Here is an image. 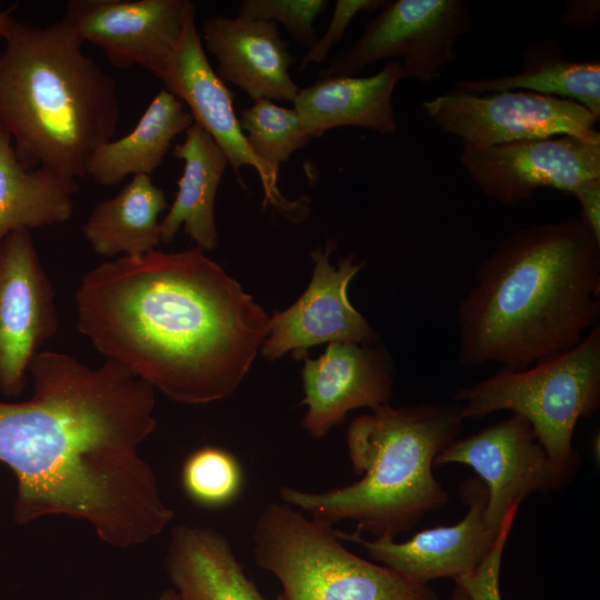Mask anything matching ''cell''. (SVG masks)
I'll return each instance as SVG.
<instances>
[{
	"mask_svg": "<svg viewBox=\"0 0 600 600\" xmlns=\"http://www.w3.org/2000/svg\"><path fill=\"white\" fill-rule=\"evenodd\" d=\"M473 14L463 0L386 1L361 36L332 58L320 78L356 77L369 64L401 58L402 79L431 82L457 58V40L472 29Z\"/></svg>",
	"mask_w": 600,
	"mask_h": 600,
	"instance_id": "8",
	"label": "cell"
},
{
	"mask_svg": "<svg viewBox=\"0 0 600 600\" xmlns=\"http://www.w3.org/2000/svg\"><path fill=\"white\" fill-rule=\"evenodd\" d=\"M460 496L468 511L456 524L422 530L411 539L397 542L390 538L367 540L361 533L336 530L341 540L363 547L377 563L406 579L427 584L431 580H453L476 570L491 551L497 537L486 526L487 489L479 478L462 482Z\"/></svg>",
	"mask_w": 600,
	"mask_h": 600,
	"instance_id": "16",
	"label": "cell"
},
{
	"mask_svg": "<svg viewBox=\"0 0 600 600\" xmlns=\"http://www.w3.org/2000/svg\"><path fill=\"white\" fill-rule=\"evenodd\" d=\"M77 180L46 168H26L0 124V244L17 230L52 227L73 212Z\"/></svg>",
	"mask_w": 600,
	"mask_h": 600,
	"instance_id": "22",
	"label": "cell"
},
{
	"mask_svg": "<svg viewBox=\"0 0 600 600\" xmlns=\"http://www.w3.org/2000/svg\"><path fill=\"white\" fill-rule=\"evenodd\" d=\"M10 12H11V8L8 10H2L1 2H0V38L1 39H4V37L7 36L9 22L12 17Z\"/></svg>",
	"mask_w": 600,
	"mask_h": 600,
	"instance_id": "33",
	"label": "cell"
},
{
	"mask_svg": "<svg viewBox=\"0 0 600 600\" xmlns=\"http://www.w3.org/2000/svg\"><path fill=\"white\" fill-rule=\"evenodd\" d=\"M194 16L188 0H69L62 19L114 67L138 66L161 80Z\"/></svg>",
	"mask_w": 600,
	"mask_h": 600,
	"instance_id": "11",
	"label": "cell"
},
{
	"mask_svg": "<svg viewBox=\"0 0 600 600\" xmlns=\"http://www.w3.org/2000/svg\"><path fill=\"white\" fill-rule=\"evenodd\" d=\"M181 600V599H180Z\"/></svg>",
	"mask_w": 600,
	"mask_h": 600,
	"instance_id": "36",
	"label": "cell"
},
{
	"mask_svg": "<svg viewBox=\"0 0 600 600\" xmlns=\"http://www.w3.org/2000/svg\"><path fill=\"white\" fill-rule=\"evenodd\" d=\"M463 463L487 489L484 521L497 537L508 510L534 492L559 489L553 467L527 419L512 413L478 433L457 439L433 461V467Z\"/></svg>",
	"mask_w": 600,
	"mask_h": 600,
	"instance_id": "13",
	"label": "cell"
},
{
	"mask_svg": "<svg viewBox=\"0 0 600 600\" xmlns=\"http://www.w3.org/2000/svg\"><path fill=\"white\" fill-rule=\"evenodd\" d=\"M159 600H180L176 590L167 589L159 598Z\"/></svg>",
	"mask_w": 600,
	"mask_h": 600,
	"instance_id": "35",
	"label": "cell"
},
{
	"mask_svg": "<svg viewBox=\"0 0 600 600\" xmlns=\"http://www.w3.org/2000/svg\"><path fill=\"white\" fill-rule=\"evenodd\" d=\"M367 346L332 342L318 359H306L302 427L311 437H324L353 409L372 410L389 403V363L380 351Z\"/></svg>",
	"mask_w": 600,
	"mask_h": 600,
	"instance_id": "17",
	"label": "cell"
},
{
	"mask_svg": "<svg viewBox=\"0 0 600 600\" xmlns=\"http://www.w3.org/2000/svg\"><path fill=\"white\" fill-rule=\"evenodd\" d=\"M422 109L441 130L473 147L569 134L600 143L598 119L568 99L526 90L469 93L452 89Z\"/></svg>",
	"mask_w": 600,
	"mask_h": 600,
	"instance_id": "9",
	"label": "cell"
},
{
	"mask_svg": "<svg viewBox=\"0 0 600 600\" xmlns=\"http://www.w3.org/2000/svg\"><path fill=\"white\" fill-rule=\"evenodd\" d=\"M163 89L179 98L226 154L239 182L242 167L259 174L264 203L270 202L287 217L303 212L301 201H290L278 188V172L251 150L233 109V92L227 88L209 63L196 20L191 22L163 78Z\"/></svg>",
	"mask_w": 600,
	"mask_h": 600,
	"instance_id": "14",
	"label": "cell"
},
{
	"mask_svg": "<svg viewBox=\"0 0 600 600\" xmlns=\"http://www.w3.org/2000/svg\"><path fill=\"white\" fill-rule=\"evenodd\" d=\"M0 53V124L28 169L87 178L90 158L113 139L117 84L70 24L46 27L11 17Z\"/></svg>",
	"mask_w": 600,
	"mask_h": 600,
	"instance_id": "4",
	"label": "cell"
},
{
	"mask_svg": "<svg viewBox=\"0 0 600 600\" xmlns=\"http://www.w3.org/2000/svg\"><path fill=\"white\" fill-rule=\"evenodd\" d=\"M166 570L181 600H269L244 573L228 539L211 528H173Z\"/></svg>",
	"mask_w": 600,
	"mask_h": 600,
	"instance_id": "20",
	"label": "cell"
},
{
	"mask_svg": "<svg viewBox=\"0 0 600 600\" xmlns=\"http://www.w3.org/2000/svg\"><path fill=\"white\" fill-rule=\"evenodd\" d=\"M167 208L164 191L150 176H133L114 197L94 204L82 232L99 256L140 258L161 242L159 216Z\"/></svg>",
	"mask_w": 600,
	"mask_h": 600,
	"instance_id": "24",
	"label": "cell"
},
{
	"mask_svg": "<svg viewBox=\"0 0 600 600\" xmlns=\"http://www.w3.org/2000/svg\"><path fill=\"white\" fill-rule=\"evenodd\" d=\"M173 156L184 164L174 201L160 221L161 242H171L183 227L198 248L213 250L219 243L214 201L228 159L196 122L187 129L184 140L174 144Z\"/></svg>",
	"mask_w": 600,
	"mask_h": 600,
	"instance_id": "21",
	"label": "cell"
},
{
	"mask_svg": "<svg viewBox=\"0 0 600 600\" xmlns=\"http://www.w3.org/2000/svg\"><path fill=\"white\" fill-rule=\"evenodd\" d=\"M461 164L489 199L513 206L539 188L574 196L600 180V143L569 134L491 147L462 142Z\"/></svg>",
	"mask_w": 600,
	"mask_h": 600,
	"instance_id": "10",
	"label": "cell"
},
{
	"mask_svg": "<svg viewBox=\"0 0 600 600\" xmlns=\"http://www.w3.org/2000/svg\"><path fill=\"white\" fill-rule=\"evenodd\" d=\"M463 419L509 410L528 420L550 459L559 489L578 469L574 428L600 404V327L573 348L521 370L501 369L454 394Z\"/></svg>",
	"mask_w": 600,
	"mask_h": 600,
	"instance_id": "6",
	"label": "cell"
},
{
	"mask_svg": "<svg viewBox=\"0 0 600 600\" xmlns=\"http://www.w3.org/2000/svg\"><path fill=\"white\" fill-rule=\"evenodd\" d=\"M328 3L326 0H243L239 4V16L280 23L309 50L318 41L314 19Z\"/></svg>",
	"mask_w": 600,
	"mask_h": 600,
	"instance_id": "28",
	"label": "cell"
},
{
	"mask_svg": "<svg viewBox=\"0 0 600 600\" xmlns=\"http://www.w3.org/2000/svg\"><path fill=\"white\" fill-rule=\"evenodd\" d=\"M239 122L251 150L277 172L281 162L311 140L293 108L278 106L264 98L244 109Z\"/></svg>",
	"mask_w": 600,
	"mask_h": 600,
	"instance_id": "26",
	"label": "cell"
},
{
	"mask_svg": "<svg viewBox=\"0 0 600 600\" xmlns=\"http://www.w3.org/2000/svg\"><path fill=\"white\" fill-rule=\"evenodd\" d=\"M254 562L280 583L278 600H438L382 564L349 551L333 527L283 502L269 503L252 532Z\"/></svg>",
	"mask_w": 600,
	"mask_h": 600,
	"instance_id": "7",
	"label": "cell"
},
{
	"mask_svg": "<svg viewBox=\"0 0 600 600\" xmlns=\"http://www.w3.org/2000/svg\"><path fill=\"white\" fill-rule=\"evenodd\" d=\"M59 329L54 289L29 230L0 244V393L21 394L41 346Z\"/></svg>",
	"mask_w": 600,
	"mask_h": 600,
	"instance_id": "12",
	"label": "cell"
},
{
	"mask_svg": "<svg viewBox=\"0 0 600 600\" xmlns=\"http://www.w3.org/2000/svg\"><path fill=\"white\" fill-rule=\"evenodd\" d=\"M384 3V0H338L327 31L301 58L298 71L304 70L310 63L323 62L332 47L341 40L350 21L359 12L376 11Z\"/></svg>",
	"mask_w": 600,
	"mask_h": 600,
	"instance_id": "30",
	"label": "cell"
},
{
	"mask_svg": "<svg viewBox=\"0 0 600 600\" xmlns=\"http://www.w3.org/2000/svg\"><path fill=\"white\" fill-rule=\"evenodd\" d=\"M31 398L0 402V462L18 482L14 521L49 514L89 522L121 549L158 537L174 512L139 447L156 428L154 388L107 359L90 368L40 351Z\"/></svg>",
	"mask_w": 600,
	"mask_h": 600,
	"instance_id": "1",
	"label": "cell"
},
{
	"mask_svg": "<svg viewBox=\"0 0 600 600\" xmlns=\"http://www.w3.org/2000/svg\"><path fill=\"white\" fill-rule=\"evenodd\" d=\"M181 484L197 506L221 509L240 497L244 486L243 468L231 452L218 447H202L184 460Z\"/></svg>",
	"mask_w": 600,
	"mask_h": 600,
	"instance_id": "27",
	"label": "cell"
},
{
	"mask_svg": "<svg viewBox=\"0 0 600 600\" xmlns=\"http://www.w3.org/2000/svg\"><path fill=\"white\" fill-rule=\"evenodd\" d=\"M463 420L457 403L379 406L348 427L349 457L360 480L326 492L282 486L280 500L323 524L351 520L358 533L394 539L447 504L433 461L457 440Z\"/></svg>",
	"mask_w": 600,
	"mask_h": 600,
	"instance_id": "5",
	"label": "cell"
},
{
	"mask_svg": "<svg viewBox=\"0 0 600 600\" xmlns=\"http://www.w3.org/2000/svg\"><path fill=\"white\" fill-rule=\"evenodd\" d=\"M454 589L451 593L450 600H472L468 592L458 583H454Z\"/></svg>",
	"mask_w": 600,
	"mask_h": 600,
	"instance_id": "34",
	"label": "cell"
},
{
	"mask_svg": "<svg viewBox=\"0 0 600 600\" xmlns=\"http://www.w3.org/2000/svg\"><path fill=\"white\" fill-rule=\"evenodd\" d=\"M187 106L162 89L152 99L136 127L126 136L99 147L89 160L87 177L114 186L128 176H151L176 136L193 123Z\"/></svg>",
	"mask_w": 600,
	"mask_h": 600,
	"instance_id": "23",
	"label": "cell"
},
{
	"mask_svg": "<svg viewBox=\"0 0 600 600\" xmlns=\"http://www.w3.org/2000/svg\"><path fill=\"white\" fill-rule=\"evenodd\" d=\"M522 69L514 74L463 79L454 90L488 93L526 90L572 100L600 118V61L567 59L552 37L531 42L523 50Z\"/></svg>",
	"mask_w": 600,
	"mask_h": 600,
	"instance_id": "25",
	"label": "cell"
},
{
	"mask_svg": "<svg viewBox=\"0 0 600 600\" xmlns=\"http://www.w3.org/2000/svg\"><path fill=\"white\" fill-rule=\"evenodd\" d=\"M333 248L329 242L324 251L311 253L314 269L307 290L291 307L270 318V331L261 347L267 358L287 352L301 358L309 348L324 342L373 343V330L348 298V286L363 262L349 253L336 268L329 262Z\"/></svg>",
	"mask_w": 600,
	"mask_h": 600,
	"instance_id": "15",
	"label": "cell"
},
{
	"mask_svg": "<svg viewBox=\"0 0 600 600\" xmlns=\"http://www.w3.org/2000/svg\"><path fill=\"white\" fill-rule=\"evenodd\" d=\"M76 304L99 353L183 404L230 397L270 331L271 317L198 247L101 263Z\"/></svg>",
	"mask_w": 600,
	"mask_h": 600,
	"instance_id": "2",
	"label": "cell"
},
{
	"mask_svg": "<svg viewBox=\"0 0 600 600\" xmlns=\"http://www.w3.org/2000/svg\"><path fill=\"white\" fill-rule=\"evenodd\" d=\"M599 318L600 239L580 217L521 228L458 306V361L526 369L576 347Z\"/></svg>",
	"mask_w": 600,
	"mask_h": 600,
	"instance_id": "3",
	"label": "cell"
},
{
	"mask_svg": "<svg viewBox=\"0 0 600 600\" xmlns=\"http://www.w3.org/2000/svg\"><path fill=\"white\" fill-rule=\"evenodd\" d=\"M400 80L401 62L394 60L369 77L320 78L299 89L293 109L310 139L343 126L392 134L398 127L392 94Z\"/></svg>",
	"mask_w": 600,
	"mask_h": 600,
	"instance_id": "19",
	"label": "cell"
},
{
	"mask_svg": "<svg viewBox=\"0 0 600 600\" xmlns=\"http://www.w3.org/2000/svg\"><path fill=\"white\" fill-rule=\"evenodd\" d=\"M599 17L598 0H569L563 4L559 21L567 28L582 29L594 26Z\"/></svg>",
	"mask_w": 600,
	"mask_h": 600,
	"instance_id": "31",
	"label": "cell"
},
{
	"mask_svg": "<svg viewBox=\"0 0 600 600\" xmlns=\"http://www.w3.org/2000/svg\"><path fill=\"white\" fill-rule=\"evenodd\" d=\"M573 197L581 207L580 218L600 239V180L588 184Z\"/></svg>",
	"mask_w": 600,
	"mask_h": 600,
	"instance_id": "32",
	"label": "cell"
},
{
	"mask_svg": "<svg viewBox=\"0 0 600 600\" xmlns=\"http://www.w3.org/2000/svg\"><path fill=\"white\" fill-rule=\"evenodd\" d=\"M519 506H512L506 513L496 542L480 566L453 580L460 584L472 600H502L500 592V569L502 554L508 541Z\"/></svg>",
	"mask_w": 600,
	"mask_h": 600,
	"instance_id": "29",
	"label": "cell"
},
{
	"mask_svg": "<svg viewBox=\"0 0 600 600\" xmlns=\"http://www.w3.org/2000/svg\"><path fill=\"white\" fill-rule=\"evenodd\" d=\"M200 37L216 58L214 71L223 82L242 89L252 101L293 102L300 88L289 69L298 58L288 52L278 24L217 14L204 22Z\"/></svg>",
	"mask_w": 600,
	"mask_h": 600,
	"instance_id": "18",
	"label": "cell"
}]
</instances>
